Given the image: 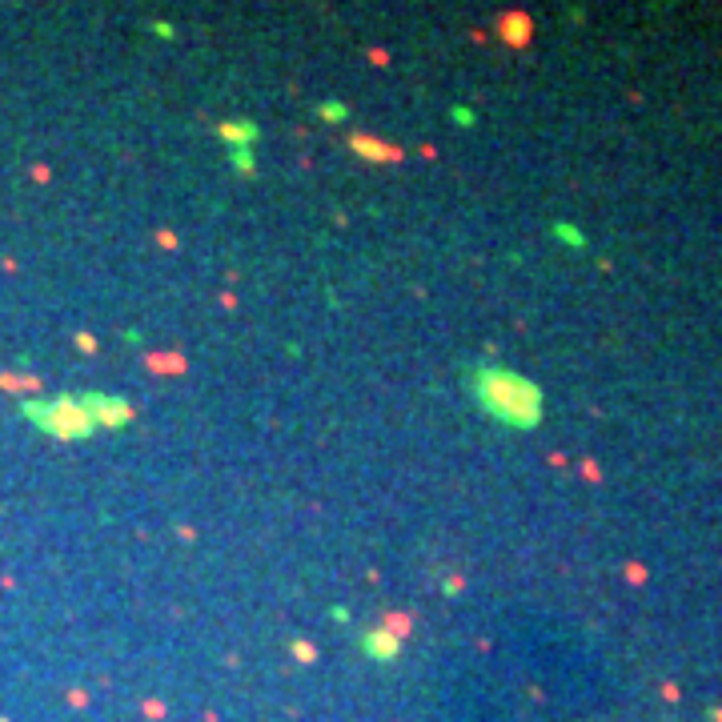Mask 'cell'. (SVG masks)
I'll return each mask as SVG.
<instances>
[{
  "instance_id": "cell-6",
  "label": "cell",
  "mask_w": 722,
  "mask_h": 722,
  "mask_svg": "<svg viewBox=\"0 0 722 722\" xmlns=\"http://www.w3.org/2000/svg\"><path fill=\"white\" fill-rule=\"evenodd\" d=\"M229 161H233L241 173H253V149H229Z\"/></svg>"
},
{
  "instance_id": "cell-7",
  "label": "cell",
  "mask_w": 722,
  "mask_h": 722,
  "mask_svg": "<svg viewBox=\"0 0 722 722\" xmlns=\"http://www.w3.org/2000/svg\"><path fill=\"white\" fill-rule=\"evenodd\" d=\"M321 117H325V121H341V117H345V109H341V105H325V109H321Z\"/></svg>"
},
{
  "instance_id": "cell-2",
  "label": "cell",
  "mask_w": 722,
  "mask_h": 722,
  "mask_svg": "<svg viewBox=\"0 0 722 722\" xmlns=\"http://www.w3.org/2000/svg\"><path fill=\"white\" fill-rule=\"evenodd\" d=\"M25 418L45 430L49 438H89L93 422L81 406V398H49V402H25Z\"/></svg>"
},
{
  "instance_id": "cell-1",
  "label": "cell",
  "mask_w": 722,
  "mask_h": 722,
  "mask_svg": "<svg viewBox=\"0 0 722 722\" xmlns=\"http://www.w3.org/2000/svg\"><path fill=\"white\" fill-rule=\"evenodd\" d=\"M470 390H474L478 406H482L490 418H498V422H506V426H514V430H530V426L542 418V394H538V386H534L530 378L506 370V366H478L474 378H470Z\"/></svg>"
},
{
  "instance_id": "cell-3",
  "label": "cell",
  "mask_w": 722,
  "mask_h": 722,
  "mask_svg": "<svg viewBox=\"0 0 722 722\" xmlns=\"http://www.w3.org/2000/svg\"><path fill=\"white\" fill-rule=\"evenodd\" d=\"M81 406H85V414H89V422H93V430L97 426H105V430H121V426H129L133 422V406L125 402V398H105V394H85L81 398Z\"/></svg>"
},
{
  "instance_id": "cell-8",
  "label": "cell",
  "mask_w": 722,
  "mask_h": 722,
  "mask_svg": "<svg viewBox=\"0 0 722 722\" xmlns=\"http://www.w3.org/2000/svg\"><path fill=\"white\" fill-rule=\"evenodd\" d=\"M454 121H462V125H470L474 117H470V109H454Z\"/></svg>"
},
{
  "instance_id": "cell-4",
  "label": "cell",
  "mask_w": 722,
  "mask_h": 722,
  "mask_svg": "<svg viewBox=\"0 0 722 722\" xmlns=\"http://www.w3.org/2000/svg\"><path fill=\"white\" fill-rule=\"evenodd\" d=\"M221 137L229 141V149H253L257 145V125L253 121H225Z\"/></svg>"
},
{
  "instance_id": "cell-5",
  "label": "cell",
  "mask_w": 722,
  "mask_h": 722,
  "mask_svg": "<svg viewBox=\"0 0 722 722\" xmlns=\"http://www.w3.org/2000/svg\"><path fill=\"white\" fill-rule=\"evenodd\" d=\"M361 646H366L378 662H390L398 654V638L394 634H382V630H370V634H361Z\"/></svg>"
}]
</instances>
